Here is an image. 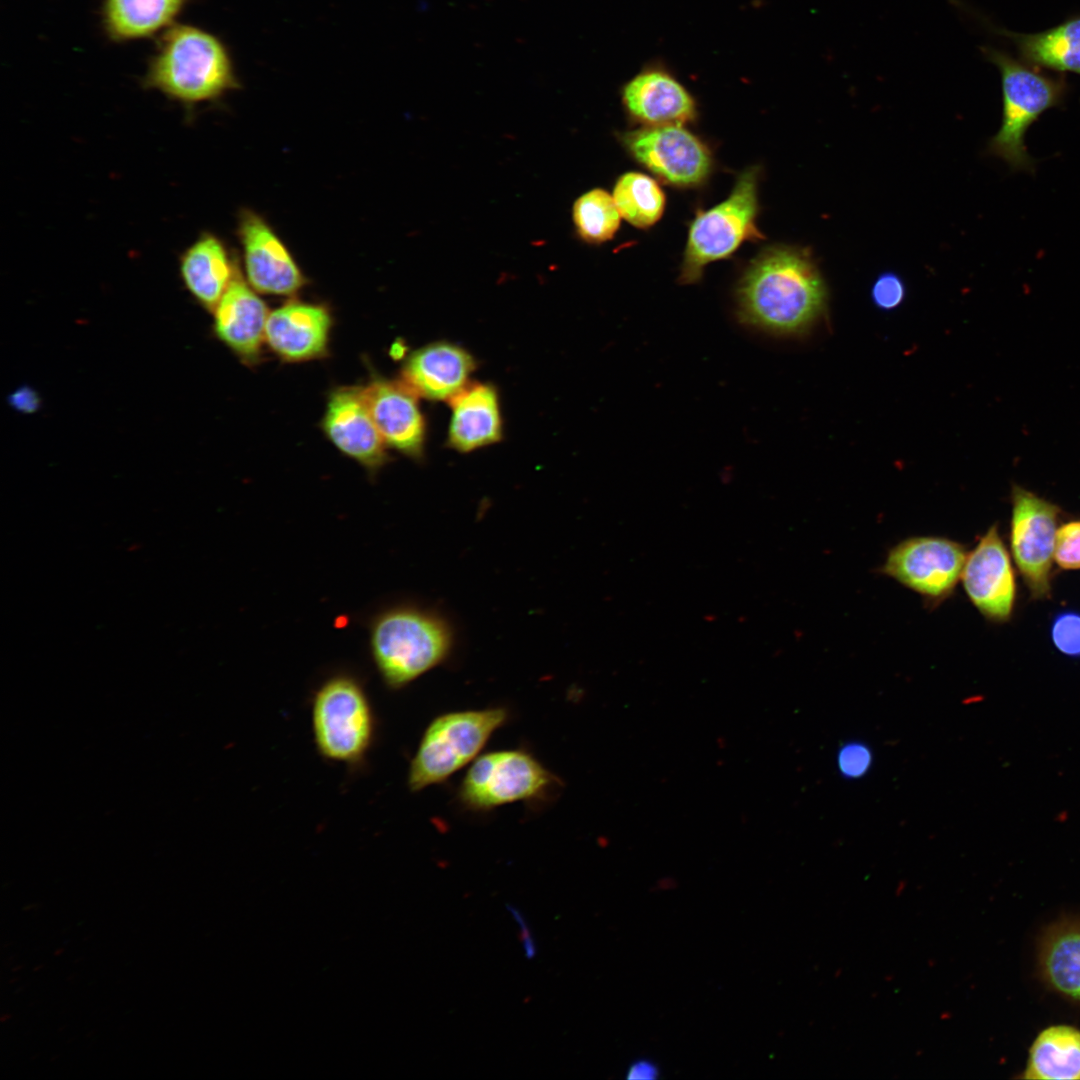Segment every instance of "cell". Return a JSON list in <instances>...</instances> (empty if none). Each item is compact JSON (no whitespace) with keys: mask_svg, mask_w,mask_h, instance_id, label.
Instances as JSON below:
<instances>
[{"mask_svg":"<svg viewBox=\"0 0 1080 1080\" xmlns=\"http://www.w3.org/2000/svg\"><path fill=\"white\" fill-rule=\"evenodd\" d=\"M1023 1078L1080 1079V1031L1067 1025L1043 1030L1031 1046Z\"/></svg>","mask_w":1080,"mask_h":1080,"instance_id":"obj_24","label":"cell"},{"mask_svg":"<svg viewBox=\"0 0 1080 1080\" xmlns=\"http://www.w3.org/2000/svg\"><path fill=\"white\" fill-rule=\"evenodd\" d=\"M759 175L758 166L746 168L723 202L697 214L689 227L681 283L698 282L709 263L730 257L745 241L764 237L756 226Z\"/></svg>","mask_w":1080,"mask_h":1080,"instance_id":"obj_6","label":"cell"},{"mask_svg":"<svg viewBox=\"0 0 1080 1080\" xmlns=\"http://www.w3.org/2000/svg\"><path fill=\"white\" fill-rule=\"evenodd\" d=\"M980 50L999 70L1002 88L1001 124L988 152L1012 171L1034 173L1036 162L1026 147V134L1047 110L1063 105L1070 91L1066 77L1047 74L995 47Z\"/></svg>","mask_w":1080,"mask_h":1080,"instance_id":"obj_3","label":"cell"},{"mask_svg":"<svg viewBox=\"0 0 1080 1080\" xmlns=\"http://www.w3.org/2000/svg\"><path fill=\"white\" fill-rule=\"evenodd\" d=\"M142 85L191 106L218 100L237 88L238 80L230 53L217 36L175 23L158 36Z\"/></svg>","mask_w":1080,"mask_h":1080,"instance_id":"obj_2","label":"cell"},{"mask_svg":"<svg viewBox=\"0 0 1080 1080\" xmlns=\"http://www.w3.org/2000/svg\"><path fill=\"white\" fill-rule=\"evenodd\" d=\"M1054 560L1062 569H1080V520L1070 521L1058 527Z\"/></svg>","mask_w":1080,"mask_h":1080,"instance_id":"obj_30","label":"cell"},{"mask_svg":"<svg viewBox=\"0 0 1080 1080\" xmlns=\"http://www.w3.org/2000/svg\"><path fill=\"white\" fill-rule=\"evenodd\" d=\"M627 1072V1078L629 1079H655L659 1074L657 1066L647 1060L634 1062Z\"/></svg>","mask_w":1080,"mask_h":1080,"instance_id":"obj_32","label":"cell"},{"mask_svg":"<svg viewBox=\"0 0 1080 1080\" xmlns=\"http://www.w3.org/2000/svg\"><path fill=\"white\" fill-rule=\"evenodd\" d=\"M1044 967L1058 991L1080 1000V929H1066L1051 939Z\"/></svg>","mask_w":1080,"mask_h":1080,"instance_id":"obj_27","label":"cell"},{"mask_svg":"<svg viewBox=\"0 0 1080 1080\" xmlns=\"http://www.w3.org/2000/svg\"><path fill=\"white\" fill-rule=\"evenodd\" d=\"M1011 496L1010 547L1014 561L1032 598L1047 599L1061 510L1019 486L1013 487Z\"/></svg>","mask_w":1080,"mask_h":1080,"instance_id":"obj_9","label":"cell"},{"mask_svg":"<svg viewBox=\"0 0 1080 1080\" xmlns=\"http://www.w3.org/2000/svg\"><path fill=\"white\" fill-rule=\"evenodd\" d=\"M371 417L385 444L418 458L425 441V421L416 394L405 384L376 379L362 389Z\"/></svg>","mask_w":1080,"mask_h":1080,"instance_id":"obj_15","label":"cell"},{"mask_svg":"<svg viewBox=\"0 0 1080 1080\" xmlns=\"http://www.w3.org/2000/svg\"><path fill=\"white\" fill-rule=\"evenodd\" d=\"M238 233L247 280L255 291L291 295L302 288L305 278L299 266L260 216L251 211L243 212Z\"/></svg>","mask_w":1080,"mask_h":1080,"instance_id":"obj_13","label":"cell"},{"mask_svg":"<svg viewBox=\"0 0 1080 1080\" xmlns=\"http://www.w3.org/2000/svg\"><path fill=\"white\" fill-rule=\"evenodd\" d=\"M214 310L217 336L242 358L256 360L265 341L269 312L254 289L234 278Z\"/></svg>","mask_w":1080,"mask_h":1080,"instance_id":"obj_19","label":"cell"},{"mask_svg":"<svg viewBox=\"0 0 1080 1080\" xmlns=\"http://www.w3.org/2000/svg\"><path fill=\"white\" fill-rule=\"evenodd\" d=\"M740 320L780 336L806 332L824 313L825 283L804 249L771 245L749 263L737 287Z\"/></svg>","mask_w":1080,"mask_h":1080,"instance_id":"obj_1","label":"cell"},{"mask_svg":"<svg viewBox=\"0 0 1080 1080\" xmlns=\"http://www.w3.org/2000/svg\"><path fill=\"white\" fill-rule=\"evenodd\" d=\"M835 763L843 779L859 780L871 771L874 752L871 745L864 740L849 739L838 747Z\"/></svg>","mask_w":1080,"mask_h":1080,"instance_id":"obj_28","label":"cell"},{"mask_svg":"<svg viewBox=\"0 0 1080 1080\" xmlns=\"http://www.w3.org/2000/svg\"><path fill=\"white\" fill-rule=\"evenodd\" d=\"M323 429L342 453L369 471H376L385 463L386 444L371 417L362 389L341 388L331 394Z\"/></svg>","mask_w":1080,"mask_h":1080,"instance_id":"obj_14","label":"cell"},{"mask_svg":"<svg viewBox=\"0 0 1080 1080\" xmlns=\"http://www.w3.org/2000/svg\"><path fill=\"white\" fill-rule=\"evenodd\" d=\"M620 139L636 161L671 185L696 186L711 172L710 150L683 125L645 126Z\"/></svg>","mask_w":1080,"mask_h":1080,"instance_id":"obj_11","label":"cell"},{"mask_svg":"<svg viewBox=\"0 0 1080 1080\" xmlns=\"http://www.w3.org/2000/svg\"><path fill=\"white\" fill-rule=\"evenodd\" d=\"M369 645L385 686L400 690L447 659L453 645V633L439 614L400 605L383 610L373 618Z\"/></svg>","mask_w":1080,"mask_h":1080,"instance_id":"obj_4","label":"cell"},{"mask_svg":"<svg viewBox=\"0 0 1080 1080\" xmlns=\"http://www.w3.org/2000/svg\"><path fill=\"white\" fill-rule=\"evenodd\" d=\"M450 447L469 452L501 439L502 419L498 394L490 384H468L450 400Z\"/></svg>","mask_w":1080,"mask_h":1080,"instance_id":"obj_20","label":"cell"},{"mask_svg":"<svg viewBox=\"0 0 1080 1080\" xmlns=\"http://www.w3.org/2000/svg\"><path fill=\"white\" fill-rule=\"evenodd\" d=\"M508 719L503 707L444 713L426 727L410 761L407 785L419 792L440 784L474 761Z\"/></svg>","mask_w":1080,"mask_h":1080,"instance_id":"obj_7","label":"cell"},{"mask_svg":"<svg viewBox=\"0 0 1080 1080\" xmlns=\"http://www.w3.org/2000/svg\"><path fill=\"white\" fill-rule=\"evenodd\" d=\"M572 215L578 235L589 243L612 239L621 217L613 196L600 188L581 195L574 203Z\"/></svg>","mask_w":1080,"mask_h":1080,"instance_id":"obj_26","label":"cell"},{"mask_svg":"<svg viewBox=\"0 0 1080 1080\" xmlns=\"http://www.w3.org/2000/svg\"><path fill=\"white\" fill-rule=\"evenodd\" d=\"M964 546L938 536H917L892 547L880 572L937 605L951 596L961 579Z\"/></svg>","mask_w":1080,"mask_h":1080,"instance_id":"obj_10","label":"cell"},{"mask_svg":"<svg viewBox=\"0 0 1080 1080\" xmlns=\"http://www.w3.org/2000/svg\"><path fill=\"white\" fill-rule=\"evenodd\" d=\"M613 199L620 215L638 228L654 225L661 218L666 202L657 182L639 172H628L617 179Z\"/></svg>","mask_w":1080,"mask_h":1080,"instance_id":"obj_25","label":"cell"},{"mask_svg":"<svg viewBox=\"0 0 1080 1080\" xmlns=\"http://www.w3.org/2000/svg\"><path fill=\"white\" fill-rule=\"evenodd\" d=\"M988 24L993 33L1014 45L1022 62L1041 70L1080 75V14L1037 33H1019Z\"/></svg>","mask_w":1080,"mask_h":1080,"instance_id":"obj_21","label":"cell"},{"mask_svg":"<svg viewBox=\"0 0 1080 1080\" xmlns=\"http://www.w3.org/2000/svg\"><path fill=\"white\" fill-rule=\"evenodd\" d=\"M871 294L876 306L883 310H891L900 305L904 299V283L895 273L885 272L874 282Z\"/></svg>","mask_w":1080,"mask_h":1080,"instance_id":"obj_31","label":"cell"},{"mask_svg":"<svg viewBox=\"0 0 1080 1080\" xmlns=\"http://www.w3.org/2000/svg\"><path fill=\"white\" fill-rule=\"evenodd\" d=\"M1050 637L1058 651L1070 657H1080V611H1058L1050 624Z\"/></svg>","mask_w":1080,"mask_h":1080,"instance_id":"obj_29","label":"cell"},{"mask_svg":"<svg viewBox=\"0 0 1080 1080\" xmlns=\"http://www.w3.org/2000/svg\"><path fill=\"white\" fill-rule=\"evenodd\" d=\"M560 787V780L532 754L501 750L478 756L458 788L459 802L471 811H489L515 802H540Z\"/></svg>","mask_w":1080,"mask_h":1080,"instance_id":"obj_8","label":"cell"},{"mask_svg":"<svg viewBox=\"0 0 1080 1080\" xmlns=\"http://www.w3.org/2000/svg\"><path fill=\"white\" fill-rule=\"evenodd\" d=\"M330 327L323 306L289 302L269 313L265 341L284 360H310L326 351Z\"/></svg>","mask_w":1080,"mask_h":1080,"instance_id":"obj_18","label":"cell"},{"mask_svg":"<svg viewBox=\"0 0 1080 1080\" xmlns=\"http://www.w3.org/2000/svg\"><path fill=\"white\" fill-rule=\"evenodd\" d=\"M311 725L318 754L325 760L362 768L375 740L377 719L362 680L351 672H335L315 689Z\"/></svg>","mask_w":1080,"mask_h":1080,"instance_id":"obj_5","label":"cell"},{"mask_svg":"<svg viewBox=\"0 0 1080 1080\" xmlns=\"http://www.w3.org/2000/svg\"><path fill=\"white\" fill-rule=\"evenodd\" d=\"M475 369L473 357L462 347L436 342L414 351L406 360L404 383L429 400H451L467 385Z\"/></svg>","mask_w":1080,"mask_h":1080,"instance_id":"obj_17","label":"cell"},{"mask_svg":"<svg viewBox=\"0 0 1080 1080\" xmlns=\"http://www.w3.org/2000/svg\"><path fill=\"white\" fill-rule=\"evenodd\" d=\"M180 274L190 293L209 309H215L234 279L232 262L224 244L207 233L181 255Z\"/></svg>","mask_w":1080,"mask_h":1080,"instance_id":"obj_23","label":"cell"},{"mask_svg":"<svg viewBox=\"0 0 1080 1080\" xmlns=\"http://www.w3.org/2000/svg\"><path fill=\"white\" fill-rule=\"evenodd\" d=\"M14 406L21 409L24 412H32L38 406V398L31 391L26 388L17 391L11 398Z\"/></svg>","mask_w":1080,"mask_h":1080,"instance_id":"obj_34","label":"cell"},{"mask_svg":"<svg viewBox=\"0 0 1080 1080\" xmlns=\"http://www.w3.org/2000/svg\"><path fill=\"white\" fill-rule=\"evenodd\" d=\"M961 579L968 598L986 619L1005 622L1010 618L1016 597L1015 576L996 525L967 555Z\"/></svg>","mask_w":1080,"mask_h":1080,"instance_id":"obj_12","label":"cell"},{"mask_svg":"<svg viewBox=\"0 0 1080 1080\" xmlns=\"http://www.w3.org/2000/svg\"><path fill=\"white\" fill-rule=\"evenodd\" d=\"M190 0H103L101 20L113 42L158 36L175 24Z\"/></svg>","mask_w":1080,"mask_h":1080,"instance_id":"obj_22","label":"cell"},{"mask_svg":"<svg viewBox=\"0 0 1080 1080\" xmlns=\"http://www.w3.org/2000/svg\"><path fill=\"white\" fill-rule=\"evenodd\" d=\"M508 909L511 912V914L513 915L514 919L518 922V924L522 928V941H523L526 957L531 959L536 954V948H535V944L533 942V939L531 937L530 931L526 926V923L524 921V918H523L522 914L517 909H515L514 907L508 906Z\"/></svg>","mask_w":1080,"mask_h":1080,"instance_id":"obj_33","label":"cell"},{"mask_svg":"<svg viewBox=\"0 0 1080 1080\" xmlns=\"http://www.w3.org/2000/svg\"><path fill=\"white\" fill-rule=\"evenodd\" d=\"M622 101L630 116L645 126L683 125L696 117V103L668 71L647 68L623 87Z\"/></svg>","mask_w":1080,"mask_h":1080,"instance_id":"obj_16","label":"cell"}]
</instances>
